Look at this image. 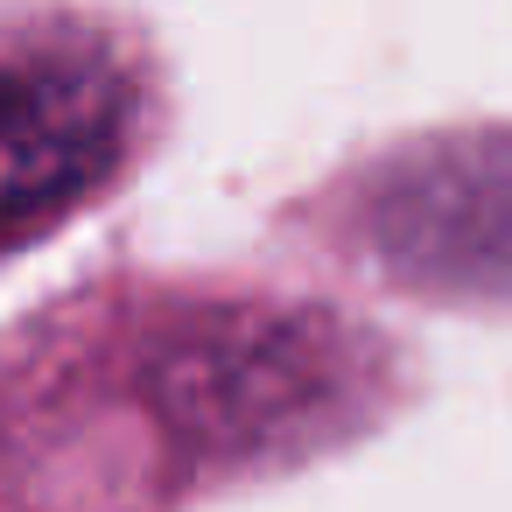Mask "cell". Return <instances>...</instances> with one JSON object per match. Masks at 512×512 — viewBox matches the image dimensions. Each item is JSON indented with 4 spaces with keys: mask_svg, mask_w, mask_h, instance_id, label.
I'll use <instances>...</instances> for the list:
<instances>
[{
    "mask_svg": "<svg viewBox=\"0 0 512 512\" xmlns=\"http://www.w3.org/2000/svg\"><path fill=\"white\" fill-rule=\"evenodd\" d=\"M148 71L85 15L0 8V246L99 197L148 127Z\"/></svg>",
    "mask_w": 512,
    "mask_h": 512,
    "instance_id": "cell-1",
    "label": "cell"
}]
</instances>
